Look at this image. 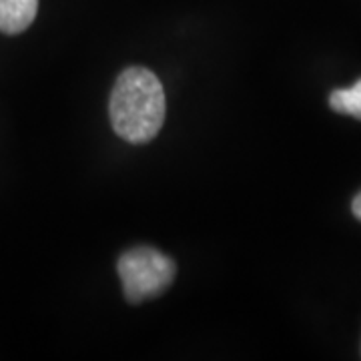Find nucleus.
<instances>
[{
    "instance_id": "obj_5",
    "label": "nucleus",
    "mask_w": 361,
    "mask_h": 361,
    "mask_svg": "<svg viewBox=\"0 0 361 361\" xmlns=\"http://www.w3.org/2000/svg\"><path fill=\"white\" fill-rule=\"evenodd\" d=\"M351 211H353L355 219L361 221V193L355 195V199H353V203H351Z\"/></svg>"
},
{
    "instance_id": "obj_4",
    "label": "nucleus",
    "mask_w": 361,
    "mask_h": 361,
    "mask_svg": "<svg viewBox=\"0 0 361 361\" xmlns=\"http://www.w3.org/2000/svg\"><path fill=\"white\" fill-rule=\"evenodd\" d=\"M329 106L339 115L355 116L361 121V78L349 89H337L329 94Z\"/></svg>"
},
{
    "instance_id": "obj_2",
    "label": "nucleus",
    "mask_w": 361,
    "mask_h": 361,
    "mask_svg": "<svg viewBox=\"0 0 361 361\" xmlns=\"http://www.w3.org/2000/svg\"><path fill=\"white\" fill-rule=\"evenodd\" d=\"M116 271L127 301L137 305L169 289L177 267L173 259L153 247H135L118 257Z\"/></svg>"
},
{
    "instance_id": "obj_3",
    "label": "nucleus",
    "mask_w": 361,
    "mask_h": 361,
    "mask_svg": "<svg viewBox=\"0 0 361 361\" xmlns=\"http://www.w3.org/2000/svg\"><path fill=\"white\" fill-rule=\"evenodd\" d=\"M39 0H0V32L18 35L32 25Z\"/></svg>"
},
{
    "instance_id": "obj_1",
    "label": "nucleus",
    "mask_w": 361,
    "mask_h": 361,
    "mask_svg": "<svg viewBox=\"0 0 361 361\" xmlns=\"http://www.w3.org/2000/svg\"><path fill=\"white\" fill-rule=\"evenodd\" d=\"M167 103L161 80L145 66L123 71L111 92V125L123 141L142 145L155 139L165 123Z\"/></svg>"
}]
</instances>
